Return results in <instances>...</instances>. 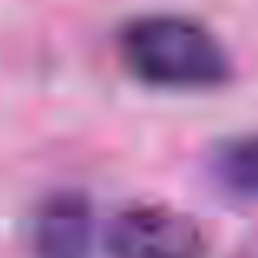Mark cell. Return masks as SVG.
<instances>
[{"mask_svg":"<svg viewBox=\"0 0 258 258\" xmlns=\"http://www.w3.org/2000/svg\"><path fill=\"white\" fill-rule=\"evenodd\" d=\"M122 67L156 90L196 93L228 83L232 63L205 23L172 14L139 17L119 37Z\"/></svg>","mask_w":258,"mask_h":258,"instance_id":"obj_1","label":"cell"},{"mask_svg":"<svg viewBox=\"0 0 258 258\" xmlns=\"http://www.w3.org/2000/svg\"><path fill=\"white\" fill-rule=\"evenodd\" d=\"M106 251L109 258H202L205 232L185 212L133 205L106 225Z\"/></svg>","mask_w":258,"mask_h":258,"instance_id":"obj_2","label":"cell"},{"mask_svg":"<svg viewBox=\"0 0 258 258\" xmlns=\"http://www.w3.org/2000/svg\"><path fill=\"white\" fill-rule=\"evenodd\" d=\"M37 251L40 258H86L93 238V219L86 199L56 196L40 209L37 219Z\"/></svg>","mask_w":258,"mask_h":258,"instance_id":"obj_3","label":"cell"},{"mask_svg":"<svg viewBox=\"0 0 258 258\" xmlns=\"http://www.w3.org/2000/svg\"><path fill=\"white\" fill-rule=\"evenodd\" d=\"M212 175L228 196L258 202V133L222 143L212 152Z\"/></svg>","mask_w":258,"mask_h":258,"instance_id":"obj_4","label":"cell"}]
</instances>
